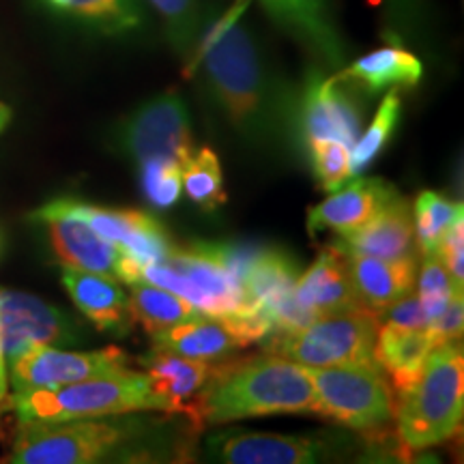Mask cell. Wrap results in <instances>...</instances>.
Segmentation results:
<instances>
[{
  "instance_id": "cell-24",
  "label": "cell",
  "mask_w": 464,
  "mask_h": 464,
  "mask_svg": "<svg viewBox=\"0 0 464 464\" xmlns=\"http://www.w3.org/2000/svg\"><path fill=\"white\" fill-rule=\"evenodd\" d=\"M63 284L69 297L100 332H125L127 297L116 277L80 269H63Z\"/></svg>"
},
{
  "instance_id": "cell-6",
  "label": "cell",
  "mask_w": 464,
  "mask_h": 464,
  "mask_svg": "<svg viewBox=\"0 0 464 464\" xmlns=\"http://www.w3.org/2000/svg\"><path fill=\"white\" fill-rule=\"evenodd\" d=\"M142 282L170 290L208 316L232 318L252 305L226 263L219 243L172 247L164 260L142 266Z\"/></svg>"
},
{
  "instance_id": "cell-23",
  "label": "cell",
  "mask_w": 464,
  "mask_h": 464,
  "mask_svg": "<svg viewBox=\"0 0 464 464\" xmlns=\"http://www.w3.org/2000/svg\"><path fill=\"white\" fill-rule=\"evenodd\" d=\"M144 372L150 376L153 390L166 402L168 413L188 415L189 404L202 390L213 365L198 359L181 357L177 353L155 348L147 357H140Z\"/></svg>"
},
{
  "instance_id": "cell-36",
  "label": "cell",
  "mask_w": 464,
  "mask_h": 464,
  "mask_svg": "<svg viewBox=\"0 0 464 464\" xmlns=\"http://www.w3.org/2000/svg\"><path fill=\"white\" fill-rule=\"evenodd\" d=\"M464 218L456 219L454 224L450 226V230L445 232L443 239H440L437 254L440 258V263L445 265L448 274L451 276V280L456 282V286L464 288V228H462Z\"/></svg>"
},
{
  "instance_id": "cell-37",
  "label": "cell",
  "mask_w": 464,
  "mask_h": 464,
  "mask_svg": "<svg viewBox=\"0 0 464 464\" xmlns=\"http://www.w3.org/2000/svg\"><path fill=\"white\" fill-rule=\"evenodd\" d=\"M462 324H464V304L462 295L451 299V304L445 307V312L437 321L430 323L428 334L432 335L434 344H445V342H456L462 338Z\"/></svg>"
},
{
  "instance_id": "cell-27",
  "label": "cell",
  "mask_w": 464,
  "mask_h": 464,
  "mask_svg": "<svg viewBox=\"0 0 464 464\" xmlns=\"http://www.w3.org/2000/svg\"><path fill=\"white\" fill-rule=\"evenodd\" d=\"M462 202H451L434 191H421L413 207L415 246L423 254H437L445 232L456 219L464 218Z\"/></svg>"
},
{
  "instance_id": "cell-5",
  "label": "cell",
  "mask_w": 464,
  "mask_h": 464,
  "mask_svg": "<svg viewBox=\"0 0 464 464\" xmlns=\"http://www.w3.org/2000/svg\"><path fill=\"white\" fill-rule=\"evenodd\" d=\"M144 434L136 417L110 415L92 420L26 421L14 440L9 464H91L102 462Z\"/></svg>"
},
{
  "instance_id": "cell-14",
  "label": "cell",
  "mask_w": 464,
  "mask_h": 464,
  "mask_svg": "<svg viewBox=\"0 0 464 464\" xmlns=\"http://www.w3.org/2000/svg\"><path fill=\"white\" fill-rule=\"evenodd\" d=\"M207 454L228 464H314L332 456V445L323 437L219 432L207 440Z\"/></svg>"
},
{
  "instance_id": "cell-25",
  "label": "cell",
  "mask_w": 464,
  "mask_h": 464,
  "mask_svg": "<svg viewBox=\"0 0 464 464\" xmlns=\"http://www.w3.org/2000/svg\"><path fill=\"white\" fill-rule=\"evenodd\" d=\"M423 75V65L415 54L400 45L374 50L334 75L340 82H357L372 95L393 86H415Z\"/></svg>"
},
{
  "instance_id": "cell-3",
  "label": "cell",
  "mask_w": 464,
  "mask_h": 464,
  "mask_svg": "<svg viewBox=\"0 0 464 464\" xmlns=\"http://www.w3.org/2000/svg\"><path fill=\"white\" fill-rule=\"evenodd\" d=\"M20 423L92 420L142 411H166V402L153 390L147 372L119 368L91 379L52 387L15 392L11 396ZM168 413V411H166Z\"/></svg>"
},
{
  "instance_id": "cell-19",
  "label": "cell",
  "mask_w": 464,
  "mask_h": 464,
  "mask_svg": "<svg viewBox=\"0 0 464 464\" xmlns=\"http://www.w3.org/2000/svg\"><path fill=\"white\" fill-rule=\"evenodd\" d=\"M344 258L359 304L372 312L385 310L393 301L415 290L417 258H376L355 252H338Z\"/></svg>"
},
{
  "instance_id": "cell-35",
  "label": "cell",
  "mask_w": 464,
  "mask_h": 464,
  "mask_svg": "<svg viewBox=\"0 0 464 464\" xmlns=\"http://www.w3.org/2000/svg\"><path fill=\"white\" fill-rule=\"evenodd\" d=\"M376 318H379V324L387 323L406 329H428V324H430L415 290H411L404 297L393 301V304L387 305L385 310L376 312Z\"/></svg>"
},
{
  "instance_id": "cell-31",
  "label": "cell",
  "mask_w": 464,
  "mask_h": 464,
  "mask_svg": "<svg viewBox=\"0 0 464 464\" xmlns=\"http://www.w3.org/2000/svg\"><path fill=\"white\" fill-rule=\"evenodd\" d=\"M69 14L108 34H125L142 26L140 0H72Z\"/></svg>"
},
{
  "instance_id": "cell-16",
  "label": "cell",
  "mask_w": 464,
  "mask_h": 464,
  "mask_svg": "<svg viewBox=\"0 0 464 464\" xmlns=\"http://www.w3.org/2000/svg\"><path fill=\"white\" fill-rule=\"evenodd\" d=\"M332 249L387 260L415 256L413 207L409 200L396 194L368 222L340 235Z\"/></svg>"
},
{
  "instance_id": "cell-17",
  "label": "cell",
  "mask_w": 464,
  "mask_h": 464,
  "mask_svg": "<svg viewBox=\"0 0 464 464\" xmlns=\"http://www.w3.org/2000/svg\"><path fill=\"white\" fill-rule=\"evenodd\" d=\"M398 191L382 179H355L329 191V198L307 211V232L334 230L338 235L357 228L385 207Z\"/></svg>"
},
{
  "instance_id": "cell-2",
  "label": "cell",
  "mask_w": 464,
  "mask_h": 464,
  "mask_svg": "<svg viewBox=\"0 0 464 464\" xmlns=\"http://www.w3.org/2000/svg\"><path fill=\"white\" fill-rule=\"evenodd\" d=\"M288 413H316L314 385L307 368L274 353L211 368L188 411L196 423Z\"/></svg>"
},
{
  "instance_id": "cell-40",
  "label": "cell",
  "mask_w": 464,
  "mask_h": 464,
  "mask_svg": "<svg viewBox=\"0 0 464 464\" xmlns=\"http://www.w3.org/2000/svg\"><path fill=\"white\" fill-rule=\"evenodd\" d=\"M45 3L52 5V7L58 9V11H67L69 9V3H72V0H45Z\"/></svg>"
},
{
  "instance_id": "cell-8",
  "label": "cell",
  "mask_w": 464,
  "mask_h": 464,
  "mask_svg": "<svg viewBox=\"0 0 464 464\" xmlns=\"http://www.w3.org/2000/svg\"><path fill=\"white\" fill-rule=\"evenodd\" d=\"M316 396V413L353 430L385 428L396 417V396L374 359L307 368Z\"/></svg>"
},
{
  "instance_id": "cell-33",
  "label": "cell",
  "mask_w": 464,
  "mask_h": 464,
  "mask_svg": "<svg viewBox=\"0 0 464 464\" xmlns=\"http://www.w3.org/2000/svg\"><path fill=\"white\" fill-rule=\"evenodd\" d=\"M140 181L147 200L158 208H170L183 194L181 164L172 160H147L140 164Z\"/></svg>"
},
{
  "instance_id": "cell-18",
  "label": "cell",
  "mask_w": 464,
  "mask_h": 464,
  "mask_svg": "<svg viewBox=\"0 0 464 464\" xmlns=\"http://www.w3.org/2000/svg\"><path fill=\"white\" fill-rule=\"evenodd\" d=\"M266 14L321 58L327 67L344 61V45L334 24L327 0H258Z\"/></svg>"
},
{
  "instance_id": "cell-1",
  "label": "cell",
  "mask_w": 464,
  "mask_h": 464,
  "mask_svg": "<svg viewBox=\"0 0 464 464\" xmlns=\"http://www.w3.org/2000/svg\"><path fill=\"white\" fill-rule=\"evenodd\" d=\"M241 14L243 5L222 15H205L191 63L202 67L213 100L237 133L247 142L266 144L295 123V102Z\"/></svg>"
},
{
  "instance_id": "cell-22",
  "label": "cell",
  "mask_w": 464,
  "mask_h": 464,
  "mask_svg": "<svg viewBox=\"0 0 464 464\" xmlns=\"http://www.w3.org/2000/svg\"><path fill=\"white\" fill-rule=\"evenodd\" d=\"M155 348L177 353L198 362H218L247 346L224 318L200 314L191 321L179 323L170 329L150 335Z\"/></svg>"
},
{
  "instance_id": "cell-9",
  "label": "cell",
  "mask_w": 464,
  "mask_h": 464,
  "mask_svg": "<svg viewBox=\"0 0 464 464\" xmlns=\"http://www.w3.org/2000/svg\"><path fill=\"white\" fill-rule=\"evenodd\" d=\"M119 144L138 164L161 158L183 166L194 153L189 114L183 97L166 91L144 102L121 127Z\"/></svg>"
},
{
  "instance_id": "cell-29",
  "label": "cell",
  "mask_w": 464,
  "mask_h": 464,
  "mask_svg": "<svg viewBox=\"0 0 464 464\" xmlns=\"http://www.w3.org/2000/svg\"><path fill=\"white\" fill-rule=\"evenodd\" d=\"M181 179L185 194L205 211H213V208L224 205L226 194L222 166H219L216 150L208 147H202L200 150L194 149V153L181 166Z\"/></svg>"
},
{
  "instance_id": "cell-4",
  "label": "cell",
  "mask_w": 464,
  "mask_h": 464,
  "mask_svg": "<svg viewBox=\"0 0 464 464\" xmlns=\"http://www.w3.org/2000/svg\"><path fill=\"white\" fill-rule=\"evenodd\" d=\"M462 413V348L456 342H445L432 348L413 387L398 396V437L406 450H428L460 430Z\"/></svg>"
},
{
  "instance_id": "cell-10",
  "label": "cell",
  "mask_w": 464,
  "mask_h": 464,
  "mask_svg": "<svg viewBox=\"0 0 464 464\" xmlns=\"http://www.w3.org/2000/svg\"><path fill=\"white\" fill-rule=\"evenodd\" d=\"M0 340L7 362L34 346H67L82 340L61 307L20 290H0Z\"/></svg>"
},
{
  "instance_id": "cell-38",
  "label": "cell",
  "mask_w": 464,
  "mask_h": 464,
  "mask_svg": "<svg viewBox=\"0 0 464 464\" xmlns=\"http://www.w3.org/2000/svg\"><path fill=\"white\" fill-rule=\"evenodd\" d=\"M7 406H11L9 372H7V359H5V351H3V340H0V413H3Z\"/></svg>"
},
{
  "instance_id": "cell-30",
  "label": "cell",
  "mask_w": 464,
  "mask_h": 464,
  "mask_svg": "<svg viewBox=\"0 0 464 464\" xmlns=\"http://www.w3.org/2000/svg\"><path fill=\"white\" fill-rule=\"evenodd\" d=\"M400 114H402V100L400 92L392 89L382 97L379 110H376L372 123L362 138H357L351 150V174L363 172L372 161L379 158L381 150L390 142V138L396 131L400 123Z\"/></svg>"
},
{
  "instance_id": "cell-32",
  "label": "cell",
  "mask_w": 464,
  "mask_h": 464,
  "mask_svg": "<svg viewBox=\"0 0 464 464\" xmlns=\"http://www.w3.org/2000/svg\"><path fill=\"white\" fill-rule=\"evenodd\" d=\"M417 282V297L421 301L423 312H426L428 323L437 321L443 314L445 307L451 304V299H456L458 295H462V288L456 286V282L451 280V276L445 269V265L440 263L439 254H423L421 256V271L420 280ZM430 327V324H428Z\"/></svg>"
},
{
  "instance_id": "cell-26",
  "label": "cell",
  "mask_w": 464,
  "mask_h": 464,
  "mask_svg": "<svg viewBox=\"0 0 464 464\" xmlns=\"http://www.w3.org/2000/svg\"><path fill=\"white\" fill-rule=\"evenodd\" d=\"M130 286L131 295L127 299V314L136 323H140L150 335L202 314L183 297L166 288L155 286V284L136 282L130 284Z\"/></svg>"
},
{
  "instance_id": "cell-12",
  "label": "cell",
  "mask_w": 464,
  "mask_h": 464,
  "mask_svg": "<svg viewBox=\"0 0 464 464\" xmlns=\"http://www.w3.org/2000/svg\"><path fill=\"white\" fill-rule=\"evenodd\" d=\"M295 125L305 147L316 140H340L353 147L362 130V110L340 80L312 72L295 102Z\"/></svg>"
},
{
  "instance_id": "cell-28",
  "label": "cell",
  "mask_w": 464,
  "mask_h": 464,
  "mask_svg": "<svg viewBox=\"0 0 464 464\" xmlns=\"http://www.w3.org/2000/svg\"><path fill=\"white\" fill-rule=\"evenodd\" d=\"M149 5L164 22L166 37L174 52L185 61H191L205 24L200 0H149Z\"/></svg>"
},
{
  "instance_id": "cell-13",
  "label": "cell",
  "mask_w": 464,
  "mask_h": 464,
  "mask_svg": "<svg viewBox=\"0 0 464 464\" xmlns=\"http://www.w3.org/2000/svg\"><path fill=\"white\" fill-rule=\"evenodd\" d=\"M58 208L84 219L97 235L114 243L121 252H127L144 265L160 263L170 254V239L164 226L149 213L133 211V208H106L86 205L73 198L52 200Z\"/></svg>"
},
{
  "instance_id": "cell-7",
  "label": "cell",
  "mask_w": 464,
  "mask_h": 464,
  "mask_svg": "<svg viewBox=\"0 0 464 464\" xmlns=\"http://www.w3.org/2000/svg\"><path fill=\"white\" fill-rule=\"evenodd\" d=\"M379 318L363 305L327 312L316 316L305 327L290 332H271L269 351L304 368H329V365L368 362L372 357Z\"/></svg>"
},
{
  "instance_id": "cell-39",
  "label": "cell",
  "mask_w": 464,
  "mask_h": 464,
  "mask_svg": "<svg viewBox=\"0 0 464 464\" xmlns=\"http://www.w3.org/2000/svg\"><path fill=\"white\" fill-rule=\"evenodd\" d=\"M9 121H11V108L0 102V133L5 131V127L9 125Z\"/></svg>"
},
{
  "instance_id": "cell-20",
  "label": "cell",
  "mask_w": 464,
  "mask_h": 464,
  "mask_svg": "<svg viewBox=\"0 0 464 464\" xmlns=\"http://www.w3.org/2000/svg\"><path fill=\"white\" fill-rule=\"evenodd\" d=\"M434 344L428 329H406L396 324H379L372 357L381 365L396 396L413 387L420 379Z\"/></svg>"
},
{
  "instance_id": "cell-11",
  "label": "cell",
  "mask_w": 464,
  "mask_h": 464,
  "mask_svg": "<svg viewBox=\"0 0 464 464\" xmlns=\"http://www.w3.org/2000/svg\"><path fill=\"white\" fill-rule=\"evenodd\" d=\"M125 353L119 348L72 353L58 346H34L9 362L7 370H11L14 392H28L52 390V387L112 372V370L125 368Z\"/></svg>"
},
{
  "instance_id": "cell-21",
  "label": "cell",
  "mask_w": 464,
  "mask_h": 464,
  "mask_svg": "<svg viewBox=\"0 0 464 464\" xmlns=\"http://www.w3.org/2000/svg\"><path fill=\"white\" fill-rule=\"evenodd\" d=\"M295 299L310 314L321 316L327 312L362 305L355 297L351 276L344 258L335 249H324L318 258L295 282Z\"/></svg>"
},
{
  "instance_id": "cell-15",
  "label": "cell",
  "mask_w": 464,
  "mask_h": 464,
  "mask_svg": "<svg viewBox=\"0 0 464 464\" xmlns=\"http://www.w3.org/2000/svg\"><path fill=\"white\" fill-rule=\"evenodd\" d=\"M33 219L48 224L52 249L63 266L114 277L119 247L97 235L84 219L63 211L54 202L37 208Z\"/></svg>"
},
{
  "instance_id": "cell-34",
  "label": "cell",
  "mask_w": 464,
  "mask_h": 464,
  "mask_svg": "<svg viewBox=\"0 0 464 464\" xmlns=\"http://www.w3.org/2000/svg\"><path fill=\"white\" fill-rule=\"evenodd\" d=\"M314 172L324 191H334L344 185L351 174V147L340 140H316L307 144Z\"/></svg>"
}]
</instances>
